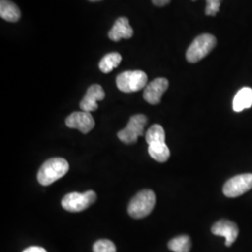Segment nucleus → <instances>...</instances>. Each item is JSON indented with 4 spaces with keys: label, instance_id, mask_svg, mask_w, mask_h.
Here are the masks:
<instances>
[{
    "label": "nucleus",
    "instance_id": "nucleus-19",
    "mask_svg": "<svg viewBox=\"0 0 252 252\" xmlns=\"http://www.w3.org/2000/svg\"><path fill=\"white\" fill-rule=\"evenodd\" d=\"M94 252H116V246L108 239H100L93 247Z\"/></svg>",
    "mask_w": 252,
    "mask_h": 252
},
{
    "label": "nucleus",
    "instance_id": "nucleus-13",
    "mask_svg": "<svg viewBox=\"0 0 252 252\" xmlns=\"http://www.w3.org/2000/svg\"><path fill=\"white\" fill-rule=\"evenodd\" d=\"M252 107V89L244 87L238 91L233 101V108L235 112H241L244 109Z\"/></svg>",
    "mask_w": 252,
    "mask_h": 252
},
{
    "label": "nucleus",
    "instance_id": "nucleus-20",
    "mask_svg": "<svg viewBox=\"0 0 252 252\" xmlns=\"http://www.w3.org/2000/svg\"><path fill=\"white\" fill-rule=\"evenodd\" d=\"M195 1V0H192ZM207 7H206V14L208 16H215L220 10L221 0H206Z\"/></svg>",
    "mask_w": 252,
    "mask_h": 252
},
{
    "label": "nucleus",
    "instance_id": "nucleus-2",
    "mask_svg": "<svg viewBox=\"0 0 252 252\" xmlns=\"http://www.w3.org/2000/svg\"><path fill=\"white\" fill-rule=\"evenodd\" d=\"M156 197L152 189L139 191L131 200L128 206V213L134 219H142L150 215L155 207Z\"/></svg>",
    "mask_w": 252,
    "mask_h": 252
},
{
    "label": "nucleus",
    "instance_id": "nucleus-11",
    "mask_svg": "<svg viewBox=\"0 0 252 252\" xmlns=\"http://www.w3.org/2000/svg\"><path fill=\"white\" fill-rule=\"evenodd\" d=\"M105 92L99 84H94L89 87L83 99L81 100L80 107L82 111L92 112L98 108L97 102L105 98Z\"/></svg>",
    "mask_w": 252,
    "mask_h": 252
},
{
    "label": "nucleus",
    "instance_id": "nucleus-17",
    "mask_svg": "<svg viewBox=\"0 0 252 252\" xmlns=\"http://www.w3.org/2000/svg\"><path fill=\"white\" fill-rule=\"evenodd\" d=\"M191 248L190 238L188 235H180L168 242V249L174 252H189Z\"/></svg>",
    "mask_w": 252,
    "mask_h": 252
},
{
    "label": "nucleus",
    "instance_id": "nucleus-22",
    "mask_svg": "<svg viewBox=\"0 0 252 252\" xmlns=\"http://www.w3.org/2000/svg\"><path fill=\"white\" fill-rule=\"evenodd\" d=\"M171 0H153V3L157 7H163L170 3Z\"/></svg>",
    "mask_w": 252,
    "mask_h": 252
},
{
    "label": "nucleus",
    "instance_id": "nucleus-12",
    "mask_svg": "<svg viewBox=\"0 0 252 252\" xmlns=\"http://www.w3.org/2000/svg\"><path fill=\"white\" fill-rule=\"evenodd\" d=\"M134 31L126 17H120L116 20L108 33V37L113 41H120L122 38H131Z\"/></svg>",
    "mask_w": 252,
    "mask_h": 252
},
{
    "label": "nucleus",
    "instance_id": "nucleus-5",
    "mask_svg": "<svg viewBox=\"0 0 252 252\" xmlns=\"http://www.w3.org/2000/svg\"><path fill=\"white\" fill-rule=\"evenodd\" d=\"M95 200L96 193L94 190H87L83 193L70 192L64 195L62 200V207L69 212H81L91 207Z\"/></svg>",
    "mask_w": 252,
    "mask_h": 252
},
{
    "label": "nucleus",
    "instance_id": "nucleus-9",
    "mask_svg": "<svg viewBox=\"0 0 252 252\" xmlns=\"http://www.w3.org/2000/svg\"><path fill=\"white\" fill-rule=\"evenodd\" d=\"M65 125L69 128L78 129L81 133L87 134L94 127V120L90 112L76 111L66 118Z\"/></svg>",
    "mask_w": 252,
    "mask_h": 252
},
{
    "label": "nucleus",
    "instance_id": "nucleus-14",
    "mask_svg": "<svg viewBox=\"0 0 252 252\" xmlns=\"http://www.w3.org/2000/svg\"><path fill=\"white\" fill-rule=\"evenodd\" d=\"M0 16L5 21L15 23L21 18V11L16 4L10 0L0 1Z\"/></svg>",
    "mask_w": 252,
    "mask_h": 252
},
{
    "label": "nucleus",
    "instance_id": "nucleus-18",
    "mask_svg": "<svg viewBox=\"0 0 252 252\" xmlns=\"http://www.w3.org/2000/svg\"><path fill=\"white\" fill-rule=\"evenodd\" d=\"M146 141L149 145L165 143V133L162 126L154 125L146 133Z\"/></svg>",
    "mask_w": 252,
    "mask_h": 252
},
{
    "label": "nucleus",
    "instance_id": "nucleus-10",
    "mask_svg": "<svg viewBox=\"0 0 252 252\" xmlns=\"http://www.w3.org/2000/svg\"><path fill=\"white\" fill-rule=\"evenodd\" d=\"M212 234L219 236H223L225 238V245L230 247L234 243L238 236V227L237 225L228 220H220L214 223L211 228Z\"/></svg>",
    "mask_w": 252,
    "mask_h": 252
},
{
    "label": "nucleus",
    "instance_id": "nucleus-6",
    "mask_svg": "<svg viewBox=\"0 0 252 252\" xmlns=\"http://www.w3.org/2000/svg\"><path fill=\"white\" fill-rule=\"evenodd\" d=\"M147 123L148 119L143 114L132 116L126 128L118 133L119 139L126 144L135 143L138 136L144 135L145 126Z\"/></svg>",
    "mask_w": 252,
    "mask_h": 252
},
{
    "label": "nucleus",
    "instance_id": "nucleus-8",
    "mask_svg": "<svg viewBox=\"0 0 252 252\" xmlns=\"http://www.w3.org/2000/svg\"><path fill=\"white\" fill-rule=\"evenodd\" d=\"M169 82L164 78H157L145 87L143 97L151 105H157L161 102L162 94L168 89Z\"/></svg>",
    "mask_w": 252,
    "mask_h": 252
},
{
    "label": "nucleus",
    "instance_id": "nucleus-7",
    "mask_svg": "<svg viewBox=\"0 0 252 252\" xmlns=\"http://www.w3.org/2000/svg\"><path fill=\"white\" fill-rule=\"evenodd\" d=\"M252 188V174H240L226 181L223 193L227 197L234 198L244 194Z\"/></svg>",
    "mask_w": 252,
    "mask_h": 252
},
{
    "label": "nucleus",
    "instance_id": "nucleus-21",
    "mask_svg": "<svg viewBox=\"0 0 252 252\" xmlns=\"http://www.w3.org/2000/svg\"><path fill=\"white\" fill-rule=\"evenodd\" d=\"M23 252H46V250H44L43 248H41V247H36V246H34V247H29V248H27L26 249L25 251Z\"/></svg>",
    "mask_w": 252,
    "mask_h": 252
},
{
    "label": "nucleus",
    "instance_id": "nucleus-23",
    "mask_svg": "<svg viewBox=\"0 0 252 252\" xmlns=\"http://www.w3.org/2000/svg\"><path fill=\"white\" fill-rule=\"evenodd\" d=\"M89 1H93V2H95V1H100V0H89Z\"/></svg>",
    "mask_w": 252,
    "mask_h": 252
},
{
    "label": "nucleus",
    "instance_id": "nucleus-4",
    "mask_svg": "<svg viewBox=\"0 0 252 252\" xmlns=\"http://www.w3.org/2000/svg\"><path fill=\"white\" fill-rule=\"evenodd\" d=\"M147 74L141 70L125 71L118 75L116 84L118 89L124 93H135L145 89L147 86Z\"/></svg>",
    "mask_w": 252,
    "mask_h": 252
},
{
    "label": "nucleus",
    "instance_id": "nucleus-16",
    "mask_svg": "<svg viewBox=\"0 0 252 252\" xmlns=\"http://www.w3.org/2000/svg\"><path fill=\"white\" fill-rule=\"evenodd\" d=\"M122 62V55L118 53H110L105 55L99 63L100 70L103 73L111 72Z\"/></svg>",
    "mask_w": 252,
    "mask_h": 252
},
{
    "label": "nucleus",
    "instance_id": "nucleus-15",
    "mask_svg": "<svg viewBox=\"0 0 252 252\" xmlns=\"http://www.w3.org/2000/svg\"><path fill=\"white\" fill-rule=\"evenodd\" d=\"M149 154L155 161L166 162L170 157V151L165 143L149 145Z\"/></svg>",
    "mask_w": 252,
    "mask_h": 252
},
{
    "label": "nucleus",
    "instance_id": "nucleus-1",
    "mask_svg": "<svg viewBox=\"0 0 252 252\" xmlns=\"http://www.w3.org/2000/svg\"><path fill=\"white\" fill-rule=\"evenodd\" d=\"M69 169V164L63 158H52L47 160L39 168L37 180L43 185L48 186L56 180L63 178Z\"/></svg>",
    "mask_w": 252,
    "mask_h": 252
},
{
    "label": "nucleus",
    "instance_id": "nucleus-3",
    "mask_svg": "<svg viewBox=\"0 0 252 252\" xmlns=\"http://www.w3.org/2000/svg\"><path fill=\"white\" fill-rule=\"evenodd\" d=\"M216 37L213 35L203 34L196 36L186 52L187 61L189 63H197L205 58L216 47Z\"/></svg>",
    "mask_w": 252,
    "mask_h": 252
}]
</instances>
